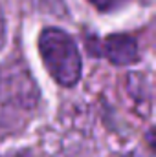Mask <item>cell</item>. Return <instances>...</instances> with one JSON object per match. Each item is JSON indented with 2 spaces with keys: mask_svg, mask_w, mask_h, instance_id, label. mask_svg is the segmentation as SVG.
Segmentation results:
<instances>
[{
  "mask_svg": "<svg viewBox=\"0 0 156 157\" xmlns=\"http://www.w3.org/2000/svg\"><path fill=\"white\" fill-rule=\"evenodd\" d=\"M37 46L51 78L64 88L76 86L83 75V60L72 35L61 28H46L40 31Z\"/></svg>",
  "mask_w": 156,
  "mask_h": 157,
  "instance_id": "cell-2",
  "label": "cell"
},
{
  "mask_svg": "<svg viewBox=\"0 0 156 157\" xmlns=\"http://www.w3.org/2000/svg\"><path fill=\"white\" fill-rule=\"evenodd\" d=\"M13 157H33L30 152H18V154H15Z\"/></svg>",
  "mask_w": 156,
  "mask_h": 157,
  "instance_id": "cell-7",
  "label": "cell"
},
{
  "mask_svg": "<svg viewBox=\"0 0 156 157\" xmlns=\"http://www.w3.org/2000/svg\"><path fill=\"white\" fill-rule=\"evenodd\" d=\"M97 11H112V9H116V7H119V6H123L127 0H88Z\"/></svg>",
  "mask_w": 156,
  "mask_h": 157,
  "instance_id": "cell-5",
  "label": "cell"
},
{
  "mask_svg": "<svg viewBox=\"0 0 156 157\" xmlns=\"http://www.w3.org/2000/svg\"><path fill=\"white\" fill-rule=\"evenodd\" d=\"M94 55L105 57L109 62L116 66H129L134 64L140 59L138 40L127 33H114L107 39L99 40L96 44V49H90Z\"/></svg>",
  "mask_w": 156,
  "mask_h": 157,
  "instance_id": "cell-3",
  "label": "cell"
},
{
  "mask_svg": "<svg viewBox=\"0 0 156 157\" xmlns=\"http://www.w3.org/2000/svg\"><path fill=\"white\" fill-rule=\"evenodd\" d=\"M35 9H39L42 13L48 15H55V17H64L66 15V4L64 0H28Z\"/></svg>",
  "mask_w": 156,
  "mask_h": 157,
  "instance_id": "cell-4",
  "label": "cell"
},
{
  "mask_svg": "<svg viewBox=\"0 0 156 157\" xmlns=\"http://www.w3.org/2000/svg\"><path fill=\"white\" fill-rule=\"evenodd\" d=\"M4 44H6V18H4V13L0 9V49Z\"/></svg>",
  "mask_w": 156,
  "mask_h": 157,
  "instance_id": "cell-6",
  "label": "cell"
},
{
  "mask_svg": "<svg viewBox=\"0 0 156 157\" xmlns=\"http://www.w3.org/2000/svg\"><path fill=\"white\" fill-rule=\"evenodd\" d=\"M40 90L26 62L15 60L0 66V128L24 122L35 112Z\"/></svg>",
  "mask_w": 156,
  "mask_h": 157,
  "instance_id": "cell-1",
  "label": "cell"
}]
</instances>
